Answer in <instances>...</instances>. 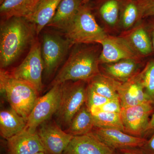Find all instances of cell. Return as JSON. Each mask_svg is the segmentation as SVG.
Masks as SVG:
<instances>
[{
	"mask_svg": "<svg viewBox=\"0 0 154 154\" xmlns=\"http://www.w3.org/2000/svg\"><path fill=\"white\" fill-rule=\"evenodd\" d=\"M36 30L25 17L3 20L0 28V66L5 69L19 58L35 40Z\"/></svg>",
	"mask_w": 154,
	"mask_h": 154,
	"instance_id": "1",
	"label": "cell"
},
{
	"mask_svg": "<svg viewBox=\"0 0 154 154\" xmlns=\"http://www.w3.org/2000/svg\"><path fill=\"white\" fill-rule=\"evenodd\" d=\"M99 56L91 48H75L51 83V86L69 81H84L88 82L99 74Z\"/></svg>",
	"mask_w": 154,
	"mask_h": 154,
	"instance_id": "2",
	"label": "cell"
},
{
	"mask_svg": "<svg viewBox=\"0 0 154 154\" xmlns=\"http://www.w3.org/2000/svg\"><path fill=\"white\" fill-rule=\"evenodd\" d=\"M0 91L11 108L26 119L39 97L38 92L32 86L3 69L0 70Z\"/></svg>",
	"mask_w": 154,
	"mask_h": 154,
	"instance_id": "3",
	"label": "cell"
},
{
	"mask_svg": "<svg viewBox=\"0 0 154 154\" xmlns=\"http://www.w3.org/2000/svg\"><path fill=\"white\" fill-rule=\"evenodd\" d=\"M61 30L72 44L99 43L107 36L88 4L82 5L74 18Z\"/></svg>",
	"mask_w": 154,
	"mask_h": 154,
	"instance_id": "4",
	"label": "cell"
},
{
	"mask_svg": "<svg viewBox=\"0 0 154 154\" xmlns=\"http://www.w3.org/2000/svg\"><path fill=\"white\" fill-rule=\"evenodd\" d=\"M88 82L69 81L62 84V94L58 109L55 113L56 122L67 127L76 113L85 103Z\"/></svg>",
	"mask_w": 154,
	"mask_h": 154,
	"instance_id": "5",
	"label": "cell"
},
{
	"mask_svg": "<svg viewBox=\"0 0 154 154\" xmlns=\"http://www.w3.org/2000/svg\"><path fill=\"white\" fill-rule=\"evenodd\" d=\"M44 70L41 44L35 39L30 46L27 56L11 73L16 79L32 86L39 94L43 88L42 75Z\"/></svg>",
	"mask_w": 154,
	"mask_h": 154,
	"instance_id": "6",
	"label": "cell"
},
{
	"mask_svg": "<svg viewBox=\"0 0 154 154\" xmlns=\"http://www.w3.org/2000/svg\"><path fill=\"white\" fill-rule=\"evenodd\" d=\"M62 94V84L52 86L44 96L39 97L27 118L25 129L35 132L39 125L49 119L58 109Z\"/></svg>",
	"mask_w": 154,
	"mask_h": 154,
	"instance_id": "7",
	"label": "cell"
},
{
	"mask_svg": "<svg viewBox=\"0 0 154 154\" xmlns=\"http://www.w3.org/2000/svg\"><path fill=\"white\" fill-rule=\"evenodd\" d=\"M72 43L59 34L45 33L41 44V53L44 65L45 73L50 76L56 70L67 54Z\"/></svg>",
	"mask_w": 154,
	"mask_h": 154,
	"instance_id": "8",
	"label": "cell"
},
{
	"mask_svg": "<svg viewBox=\"0 0 154 154\" xmlns=\"http://www.w3.org/2000/svg\"><path fill=\"white\" fill-rule=\"evenodd\" d=\"M153 104L149 102L122 108L120 114L124 132L136 137L146 139L149 116L153 110Z\"/></svg>",
	"mask_w": 154,
	"mask_h": 154,
	"instance_id": "9",
	"label": "cell"
},
{
	"mask_svg": "<svg viewBox=\"0 0 154 154\" xmlns=\"http://www.w3.org/2000/svg\"><path fill=\"white\" fill-rule=\"evenodd\" d=\"M42 145L49 154H63L73 136L63 130L57 122L48 119L36 131Z\"/></svg>",
	"mask_w": 154,
	"mask_h": 154,
	"instance_id": "10",
	"label": "cell"
},
{
	"mask_svg": "<svg viewBox=\"0 0 154 154\" xmlns=\"http://www.w3.org/2000/svg\"><path fill=\"white\" fill-rule=\"evenodd\" d=\"M102 50L99 56V63L109 64L125 59L140 61L141 57L121 36H107L100 42Z\"/></svg>",
	"mask_w": 154,
	"mask_h": 154,
	"instance_id": "11",
	"label": "cell"
},
{
	"mask_svg": "<svg viewBox=\"0 0 154 154\" xmlns=\"http://www.w3.org/2000/svg\"><path fill=\"white\" fill-rule=\"evenodd\" d=\"M91 133L103 143L115 150L128 148L141 147L147 140L133 136L120 130L113 128L94 127Z\"/></svg>",
	"mask_w": 154,
	"mask_h": 154,
	"instance_id": "12",
	"label": "cell"
},
{
	"mask_svg": "<svg viewBox=\"0 0 154 154\" xmlns=\"http://www.w3.org/2000/svg\"><path fill=\"white\" fill-rule=\"evenodd\" d=\"M117 93L122 108L146 102L153 103L146 93L141 78L140 72L126 82H120L117 88Z\"/></svg>",
	"mask_w": 154,
	"mask_h": 154,
	"instance_id": "13",
	"label": "cell"
},
{
	"mask_svg": "<svg viewBox=\"0 0 154 154\" xmlns=\"http://www.w3.org/2000/svg\"><path fill=\"white\" fill-rule=\"evenodd\" d=\"M63 154H116L92 133L73 137Z\"/></svg>",
	"mask_w": 154,
	"mask_h": 154,
	"instance_id": "14",
	"label": "cell"
},
{
	"mask_svg": "<svg viewBox=\"0 0 154 154\" xmlns=\"http://www.w3.org/2000/svg\"><path fill=\"white\" fill-rule=\"evenodd\" d=\"M8 140L9 154H35L45 152L37 132L24 129Z\"/></svg>",
	"mask_w": 154,
	"mask_h": 154,
	"instance_id": "15",
	"label": "cell"
},
{
	"mask_svg": "<svg viewBox=\"0 0 154 154\" xmlns=\"http://www.w3.org/2000/svg\"><path fill=\"white\" fill-rule=\"evenodd\" d=\"M62 0H41L33 12L25 17L33 24L38 35L52 20Z\"/></svg>",
	"mask_w": 154,
	"mask_h": 154,
	"instance_id": "16",
	"label": "cell"
},
{
	"mask_svg": "<svg viewBox=\"0 0 154 154\" xmlns=\"http://www.w3.org/2000/svg\"><path fill=\"white\" fill-rule=\"evenodd\" d=\"M134 50L141 57L149 55L153 51L151 40L143 24H138L121 35Z\"/></svg>",
	"mask_w": 154,
	"mask_h": 154,
	"instance_id": "17",
	"label": "cell"
},
{
	"mask_svg": "<svg viewBox=\"0 0 154 154\" xmlns=\"http://www.w3.org/2000/svg\"><path fill=\"white\" fill-rule=\"evenodd\" d=\"M27 119L19 115L14 109L2 110L0 112V133L8 140L24 130Z\"/></svg>",
	"mask_w": 154,
	"mask_h": 154,
	"instance_id": "18",
	"label": "cell"
},
{
	"mask_svg": "<svg viewBox=\"0 0 154 154\" xmlns=\"http://www.w3.org/2000/svg\"><path fill=\"white\" fill-rule=\"evenodd\" d=\"M139 61L125 59L114 63L105 64L104 67L105 75L120 82H125L140 72Z\"/></svg>",
	"mask_w": 154,
	"mask_h": 154,
	"instance_id": "19",
	"label": "cell"
},
{
	"mask_svg": "<svg viewBox=\"0 0 154 154\" xmlns=\"http://www.w3.org/2000/svg\"><path fill=\"white\" fill-rule=\"evenodd\" d=\"M82 1L62 0L55 15L47 26L62 30L76 16L82 5Z\"/></svg>",
	"mask_w": 154,
	"mask_h": 154,
	"instance_id": "20",
	"label": "cell"
},
{
	"mask_svg": "<svg viewBox=\"0 0 154 154\" xmlns=\"http://www.w3.org/2000/svg\"><path fill=\"white\" fill-rule=\"evenodd\" d=\"M41 0H5L0 6L3 20L12 17H26L31 14Z\"/></svg>",
	"mask_w": 154,
	"mask_h": 154,
	"instance_id": "21",
	"label": "cell"
},
{
	"mask_svg": "<svg viewBox=\"0 0 154 154\" xmlns=\"http://www.w3.org/2000/svg\"><path fill=\"white\" fill-rule=\"evenodd\" d=\"M94 127L93 115L85 104L74 116L66 131L73 137L83 135L91 133Z\"/></svg>",
	"mask_w": 154,
	"mask_h": 154,
	"instance_id": "22",
	"label": "cell"
},
{
	"mask_svg": "<svg viewBox=\"0 0 154 154\" xmlns=\"http://www.w3.org/2000/svg\"><path fill=\"white\" fill-rule=\"evenodd\" d=\"M119 82L107 75L100 73L88 83L99 95L112 99L119 97L117 88Z\"/></svg>",
	"mask_w": 154,
	"mask_h": 154,
	"instance_id": "23",
	"label": "cell"
},
{
	"mask_svg": "<svg viewBox=\"0 0 154 154\" xmlns=\"http://www.w3.org/2000/svg\"><path fill=\"white\" fill-rule=\"evenodd\" d=\"M119 17L125 29H130L139 22V11L135 0H121Z\"/></svg>",
	"mask_w": 154,
	"mask_h": 154,
	"instance_id": "24",
	"label": "cell"
},
{
	"mask_svg": "<svg viewBox=\"0 0 154 154\" xmlns=\"http://www.w3.org/2000/svg\"><path fill=\"white\" fill-rule=\"evenodd\" d=\"M121 0H105L100 5L99 12L102 20L110 26H114L120 16Z\"/></svg>",
	"mask_w": 154,
	"mask_h": 154,
	"instance_id": "25",
	"label": "cell"
},
{
	"mask_svg": "<svg viewBox=\"0 0 154 154\" xmlns=\"http://www.w3.org/2000/svg\"><path fill=\"white\" fill-rule=\"evenodd\" d=\"M95 127L113 128L124 131L120 113L99 112L92 114Z\"/></svg>",
	"mask_w": 154,
	"mask_h": 154,
	"instance_id": "26",
	"label": "cell"
},
{
	"mask_svg": "<svg viewBox=\"0 0 154 154\" xmlns=\"http://www.w3.org/2000/svg\"><path fill=\"white\" fill-rule=\"evenodd\" d=\"M140 74L146 93L154 104V60L147 63Z\"/></svg>",
	"mask_w": 154,
	"mask_h": 154,
	"instance_id": "27",
	"label": "cell"
},
{
	"mask_svg": "<svg viewBox=\"0 0 154 154\" xmlns=\"http://www.w3.org/2000/svg\"><path fill=\"white\" fill-rule=\"evenodd\" d=\"M122 107L119 97L110 99L105 104L99 107H92L89 109L92 114L99 112H109V113H121Z\"/></svg>",
	"mask_w": 154,
	"mask_h": 154,
	"instance_id": "28",
	"label": "cell"
},
{
	"mask_svg": "<svg viewBox=\"0 0 154 154\" xmlns=\"http://www.w3.org/2000/svg\"><path fill=\"white\" fill-rule=\"evenodd\" d=\"M110 99H107L96 93L95 90L88 83L85 104L89 110L92 107H99L100 105L105 104Z\"/></svg>",
	"mask_w": 154,
	"mask_h": 154,
	"instance_id": "29",
	"label": "cell"
},
{
	"mask_svg": "<svg viewBox=\"0 0 154 154\" xmlns=\"http://www.w3.org/2000/svg\"><path fill=\"white\" fill-rule=\"evenodd\" d=\"M139 11V20L154 17V0H135Z\"/></svg>",
	"mask_w": 154,
	"mask_h": 154,
	"instance_id": "30",
	"label": "cell"
},
{
	"mask_svg": "<svg viewBox=\"0 0 154 154\" xmlns=\"http://www.w3.org/2000/svg\"><path fill=\"white\" fill-rule=\"evenodd\" d=\"M140 148L146 154H154V133Z\"/></svg>",
	"mask_w": 154,
	"mask_h": 154,
	"instance_id": "31",
	"label": "cell"
},
{
	"mask_svg": "<svg viewBox=\"0 0 154 154\" xmlns=\"http://www.w3.org/2000/svg\"><path fill=\"white\" fill-rule=\"evenodd\" d=\"M116 151V154H146L140 147L128 148Z\"/></svg>",
	"mask_w": 154,
	"mask_h": 154,
	"instance_id": "32",
	"label": "cell"
},
{
	"mask_svg": "<svg viewBox=\"0 0 154 154\" xmlns=\"http://www.w3.org/2000/svg\"><path fill=\"white\" fill-rule=\"evenodd\" d=\"M152 133H154V112L152 115L151 118L150 119L148 128L146 133V136Z\"/></svg>",
	"mask_w": 154,
	"mask_h": 154,
	"instance_id": "33",
	"label": "cell"
},
{
	"mask_svg": "<svg viewBox=\"0 0 154 154\" xmlns=\"http://www.w3.org/2000/svg\"><path fill=\"white\" fill-rule=\"evenodd\" d=\"M150 30L151 35L152 44L154 49V21L152 22L151 24L150 25Z\"/></svg>",
	"mask_w": 154,
	"mask_h": 154,
	"instance_id": "34",
	"label": "cell"
},
{
	"mask_svg": "<svg viewBox=\"0 0 154 154\" xmlns=\"http://www.w3.org/2000/svg\"><path fill=\"white\" fill-rule=\"evenodd\" d=\"M91 0H83L82 5H85V4H88Z\"/></svg>",
	"mask_w": 154,
	"mask_h": 154,
	"instance_id": "35",
	"label": "cell"
},
{
	"mask_svg": "<svg viewBox=\"0 0 154 154\" xmlns=\"http://www.w3.org/2000/svg\"><path fill=\"white\" fill-rule=\"evenodd\" d=\"M35 154H48V153H47V152H39Z\"/></svg>",
	"mask_w": 154,
	"mask_h": 154,
	"instance_id": "36",
	"label": "cell"
},
{
	"mask_svg": "<svg viewBox=\"0 0 154 154\" xmlns=\"http://www.w3.org/2000/svg\"><path fill=\"white\" fill-rule=\"evenodd\" d=\"M5 1V0H0V5H2Z\"/></svg>",
	"mask_w": 154,
	"mask_h": 154,
	"instance_id": "37",
	"label": "cell"
}]
</instances>
